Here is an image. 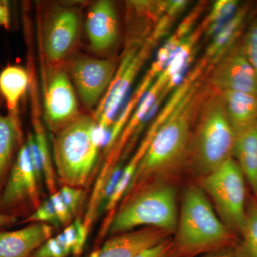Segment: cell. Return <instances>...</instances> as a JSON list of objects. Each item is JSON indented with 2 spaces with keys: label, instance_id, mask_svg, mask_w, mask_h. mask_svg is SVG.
<instances>
[{
  "label": "cell",
  "instance_id": "obj_10",
  "mask_svg": "<svg viewBox=\"0 0 257 257\" xmlns=\"http://www.w3.org/2000/svg\"><path fill=\"white\" fill-rule=\"evenodd\" d=\"M112 61L102 59H79L72 64L71 74L74 85L84 104L96 105L104 91L110 85L116 73Z\"/></svg>",
  "mask_w": 257,
  "mask_h": 257
},
{
  "label": "cell",
  "instance_id": "obj_5",
  "mask_svg": "<svg viewBox=\"0 0 257 257\" xmlns=\"http://www.w3.org/2000/svg\"><path fill=\"white\" fill-rule=\"evenodd\" d=\"M178 218L175 186L169 182L149 184L125 197L111 219L109 232L117 234L146 226L175 234Z\"/></svg>",
  "mask_w": 257,
  "mask_h": 257
},
{
  "label": "cell",
  "instance_id": "obj_31",
  "mask_svg": "<svg viewBox=\"0 0 257 257\" xmlns=\"http://www.w3.org/2000/svg\"><path fill=\"white\" fill-rule=\"evenodd\" d=\"M187 5V1H166L162 3V9L170 17H173L183 11Z\"/></svg>",
  "mask_w": 257,
  "mask_h": 257
},
{
  "label": "cell",
  "instance_id": "obj_26",
  "mask_svg": "<svg viewBox=\"0 0 257 257\" xmlns=\"http://www.w3.org/2000/svg\"><path fill=\"white\" fill-rule=\"evenodd\" d=\"M241 44L245 55L257 76V18L250 25Z\"/></svg>",
  "mask_w": 257,
  "mask_h": 257
},
{
  "label": "cell",
  "instance_id": "obj_23",
  "mask_svg": "<svg viewBox=\"0 0 257 257\" xmlns=\"http://www.w3.org/2000/svg\"><path fill=\"white\" fill-rule=\"evenodd\" d=\"M239 8V2L236 0L216 1L203 26L207 35L209 36L215 35L234 16Z\"/></svg>",
  "mask_w": 257,
  "mask_h": 257
},
{
  "label": "cell",
  "instance_id": "obj_17",
  "mask_svg": "<svg viewBox=\"0 0 257 257\" xmlns=\"http://www.w3.org/2000/svg\"><path fill=\"white\" fill-rule=\"evenodd\" d=\"M226 116L235 135L257 121V96L246 93L220 92Z\"/></svg>",
  "mask_w": 257,
  "mask_h": 257
},
{
  "label": "cell",
  "instance_id": "obj_9",
  "mask_svg": "<svg viewBox=\"0 0 257 257\" xmlns=\"http://www.w3.org/2000/svg\"><path fill=\"white\" fill-rule=\"evenodd\" d=\"M211 79L220 92L235 91L257 96V76L245 55L242 44L233 46L221 57Z\"/></svg>",
  "mask_w": 257,
  "mask_h": 257
},
{
  "label": "cell",
  "instance_id": "obj_14",
  "mask_svg": "<svg viewBox=\"0 0 257 257\" xmlns=\"http://www.w3.org/2000/svg\"><path fill=\"white\" fill-rule=\"evenodd\" d=\"M79 26V16L74 10H61L54 16L45 41V51L50 62H60L72 50L78 36Z\"/></svg>",
  "mask_w": 257,
  "mask_h": 257
},
{
  "label": "cell",
  "instance_id": "obj_24",
  "mask_svg": "<svg viewBox=\"0 0 257 257\" xmlns=\"http://www.w3.org/2000/svg\"><path fill=\"white\" fill-rule=\"evenodd\" d=\"M89 232L84 221L77 219L67 225L56 238L69 250L71 254L79 257L84 250Z\"/></svg>",
  "mask_w": 257,
  "mask_h": 257
},
{
  "label": "cell",
  "instance_id": "obj_34",
  "mask_svg": "<svg viewBox=\"0 0 257 257\" xmlns=\"http://www.w3.org/2000/svg\"><path fill=\"white\" fill-rule=\"evenodd\" d=\"M17 221H18L17 216L0 212V228L14 224Z\"/></svg>",
  "mask_w": 257,
  "mask_h": 257
},
{
  "label": "cell",
  "instance_id": "obj_13",
  "mask_svg": "<svg viewBox=\"0 0 257 257\" xmlns=\"http://www.w3.org/2000/svg\"><path fill=\"white\" fill-rule=\"evenodd\" d=\"M118 19L114 5L101 0L88 13L86 30L90 46L95 52H104L114 45L118 36Z\"/></svg>",
  "mask_w": 257,
  "mask_h": 257
},
{
  "label": "cell",
  "instance_id": "obj_6",
  "mask_svg": "<svg viewBox=\"0 0 257 257\" xmlns=\"http://www.w3.org/2000/svg\"><path fill=\"white\" fill-rule=\"evenodd\" d=\"M245 177L233 157L210 175L199 179V185L214 203L225 226L240 238L246 216Z\"/></svg>",
  "mask_w": 257,
  "mask_h": 257
},
{
  "label": "cell",
  "instance_id": "obj_16",
  "mask_svg": "<svg viewBox=\"0 0 257 257\" xmlns=\"http://www.w3.org/2000/svg\"><path fill=\"white\" fill-rule=\"evenodd\" d=\"M232 157L257 195V121L235 135Z\"/></svg>",
  "mask_w": 257,
  "mask_h": 257
},
{
  "label": "cell",
  "instance_id": "obj_11",
  "mask_svg": "<svg viewBox=\"0 0 257 257\" xmlns=\"http://www.w3.org/2000/svg\"><path fill=\"white\" fill-rule=\"evenodd\" d=\"M45 114L49 126L58 131L78 116V104L73 84L67 73L54 74L45 95Z\"/></svg>",
  "mask_w": 257,
  "mask_h": 257
},
{
  "label": "cell",
  "instance_id": "obj_33",
  "mask_svg": "<svg viewBox=\"0 0 257 257\" xmlns=\"http://www.w3.org/2000/svg\"><path fill=\"white\" fill-rule=\"evenodd\" d=\"M201 257H236V256L234 254V248H226V249L206 253Z\"/></svg>",
  "mask_w": 257,
  "mask_h": 257
},
{
  "label": "cell",
  "instance_id": "obj_2",
  "mask_svg": "<svg viewBox=\"0 0 257 257\" xmlns=\"http://www.w3.org/2000/svg\"><path fill=\"white\" fill-rule=\"evenodd\" d=\"M239 237L216 216L207 195L199 184L184 189L178 223L172 238L174 256L194 257L234 248Z\"/></svg>",
  "mask_w": 257,
  "mask_h": 257
},
{
  "label": "cell",
  "instance_id": "obj_25",
  "mask_svg": "<svg viewBox=\"0 0 257 257\" xmlns=\"http://www.w3.org/2000/svg\"><path fill=\"white\" fill-rule=\"evenodd\" d=\"M45 223L59 226L58 219L55 207L50 198L40 203L35 211L30 214L23 223Z\"/></svg>",
  "mask_w": 257,
  "mask_h": 257
},
{
  "label": "cell",
  "instance_id": "obj_22",
  "mask_svg": "<svg viewBox=\"0 0 257 257\" xmlns=\"http://www.w3.org/2000/svg\"><path fill=\"white\" fill-rule=\"evenodd\" d=\"M33 135L36 142L37 149H38L40 162H41L42 177L46 184L47 189L50 194H52L58 191L57 190V186H56L57 174L51 158L48 142L42 130L41 124H38V122H35V133Z\"/></svg>",
  "mask_w": 257,
  "mask_h": 257
},
{
  "label": "cell",
  "instance_id": "obj_29",
  "mask_svg": "<svg viewBox=\"0 0 257 257\" xmlns=\"http://www.w3.org/2000/svg\"><path fill=\"white\" fill-rule=\"evenodd\" d=\"M50 200L52 201L55 207L59 225H68L72 221L73 214H72L68 208L64 204L62 197H61L59 191L54 194H50Z\"/></svg>",
  "mask_w": 257,
  "mask_h": 257
},
{
  "label": "cell",
  "instance_id": "obj_27",
  "mask_svg": "<svg viewBox=\"0 0 257 257\" xmlns=\"http://www.w3.org/2000/svg\"><path fill=\"white\" fill-rule=\"evenodd\" d=\"M71 253L55 237H51L41 245L32 257H67Z\"/></svg>",
  "mask_w": 257,
  "mask_h": 257
},
{
  "label": "cell",
  "instance_id": "obj_1",
  "mask_svg": "<svg viewBox=\"0 0 257 257\" xmlns=\"http://www.w3.org/2000/svg\"><path fill=\"white\" fill-rule=\"evenodd\" d=\"M190 94L155 132L124 197L144 186L168 182L186 164L194 106Z\"/></svg>",
  "mask_w": 257,
  "mask_h": 257
},
{
  "label": "cell",
  "instance_id": "obj_30",
  "mask_svg": "<svg viewBox=\"0 0 257 257\" xmlns=\"http://www.w3.org/2000/svg\"><path fill=\"white\" fill-rule=\"evenodd\" d=\"M136 257H175L172 238H170L155 247L147 250Z\"/></svg>",
  "mask_w": 257,
  "mask_h": 257
},
{
  "label": "cell",
  "instance_id": "obj_12",
  "mask_svg": "<svg viewBox=\"0 0 257 257\" xmlns=\"http://www.w3.org/2000/svg\"><path fill=\"white\" fill-rule=\"evenodd\" d=\"M170 238V233L154 226L130 230L114 234L89 257H136Z\"/></svg>",
  "mask_w": 257,
  "mask_h": 257
},
{
  "label": "cell",
  "instance_id": "obj_3",
  "mask_svg": "<svg viewBox=\"0 0 257 257\" xmlns=\"http://www.w3.org/2000/svg\"><path fill=\"white\" fill-rule=\"evenodd\" d=\"M105 138L89 115L77 116L57 131L54 161L57 177L64 185L79 188L87 183Z\"/></svg>",
  "mask_w": 257,
  "mask_h": 257
},
{
  "label": "cell",
  "instance_id": "obj_4",
  "mask_svg": "<svg viewBox=\"0 0 257 257\" xmlns=\"http://www.w3.org/2000/svg\"><path fill=\"white\" fill-rule=\"evenodd\" d=\"M235 133L226 116L221 94L203 104L199 124L189 143L187 164L195 178L201 179L232 157Z\"/></svg>",
  "mask_w": 257,
  "mask_h": 257
},
{
  "label": "cell",
  "instance_id": "obj_20",
  "mask_svg": "<svg viewBox=\"0 0 257 257\" xmlns=\"http://www.w3.org/2000/svg\"><path fill=\"white\" fill-rule=\"evenodd\" d=\"M248 16L245 7L238 9L234 16L214 35L207 50V57L211 60L221 59L233 47Z\"/></svg>",
  "mask_w": 257,
  "mask_h": 257
},
{
  "label": "cell",
  "instance_id": "obj_32",
  "mask_svg": "<svg viewBox=\"0 0 257 257\" xmlns=\"http://www.w3.org/2000/svg\"><path fill=\"white\" fill-rule=\"evenodd\" d=\"M10 10L9 3L5 0H0V28L7 30L10 28Z\"/></svg>",
  "mask_w": 257,
  "mask_h": 257
},
{
  "label": "cell",
  "instance_id": "obj_19",
  "mask_svg": "<svg viewBox=\"0 0 257 257\" xmlns=\"http://www.w3.org/2000/svg\"><path fill=\"white\" fill-rule=\"evenodd\" d=\"M28 71L18 65H8L0 72V94L4 98L9 114L18 116L20 99L28 89Z\"/></svg>",
  "mask_w": 257,
  "mask_h": 257
},
{
  "label": "cell",
  "instance_id": "obj_7",
  "mask_svg": "<svg viewBox=\"0 0 257 257\" xmlns=\"http://www.w3.org/2000/svg\"><path fill=\"white\" fill-rule=\"evenodd\" d=\"M152 41L133 46L125 54L105 94L98 104L94 119L98 128L106 135L114 121L137 74L146 60Z\"/></svg>",
  "mask_w": 257,
  "mask_h": 257
},
{
  "label": "cell",
  "instance_id": "obj_8",
  "mask_svg": "<svg viewBox=\"0 0 257 257\" xmlns=\"http://www.w3.org/2000/svg\"><path fill=\"white\" fill-rule=\"evenodd\" d=\"M40 184L32 167L26 145L19 149L9 175L0 193V212L16 216L15 211L26 203L37 207ZM18 217V216H17Z\"/></svg>",
  "mask_w": 257,
  "mask_h": 257
},
{
  "label": "cell",
  "instance_id": "obj_35",
  "mask_svg": "<svg viewBox=\"0 0 257 257\" xmlns=\"http://www.w3.org/2000/svg\"><path fill=\"white\" fill-rule=\"evenodd\" d=\"M256 201H257V195L256 196Z\"/></svg>",
  "mask_w": 257,
  "mask_h": 257
},
{
  "label": "cell",
  "instance_id": "obj_21",
  "mask_svg": "<svg viewBox=\"0 0 257 257\" xmlns=\"http://www.w3.org/2000/svg\"><path fill=\"white\" fill-rule=\"evenodd\" d=\"M236 257H257V201L249 198L239 242L234 248Z\"/></svg>",
  "mask_w": 257,
  "mask_h": 257
},
{
  "label": "cell",
  "instance_id": "obj_28",
  "mask_svg": "<svg viewBox=\"0 0 257 257\" xmlns=\"http://www.w3.org/2000/svg\"><path fill=\"white\" fill-rule=\"evenodd\" d=\"M59 191L65 205L72 214H75L78 209L82 197V191L78 187L64 185Z\"/></svg>",
  "mask_w": 257,
  "mask_h": 257
},
{
  "label": "cell",
  "instance_id": "obj_18",
  "mask_svg": "<svg viewBox=\"0 0 257 257\" xmlns=\"http://www.w3.org/2000/svg\"><path fill=\"white\" fill-rule=\"evenodd\" d=\"M21 139L18 116L0 114V193L9 175Z\"/></svg>",
  "mask_w": 257,
  "mask_h": 257
},
{
  "label": "cell",
  "instance_id": "obj_15",
  "mask_svg": "<svg viewBox=\"0 0 257 257\" xmlns=\"http://www.w3.org/2000/svg\"><path fill=\"white\" fill-rule=\"evenodd\" d=\"M52 235V226L45 223H31L15 231H0V257H32Z\"/></svg>",
  "mask_w": 257,
  "mask_h": 257
}]
</instances>
